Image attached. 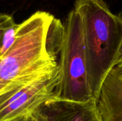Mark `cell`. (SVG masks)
<instances>
[{
	"label": "cell",
	"instance_id": "obj_7",
	"mask_svg": "<svg viewBox=\"0 0 122 121\" xmlns=\"http://www.w3.org/2000/svg\"><path fill=\"white\" fill-rule=\"evenodd\" d=\"M18 24H16L9 28L4 33L2 42L0 46V56H2L13 44Z\"/></svg>",
	"mask_w": 122,
	"mask_h": 121
},
{
	"label": "cell",
	"instance_id": "obj_12",
	"mask_svg": "<svg viewBox=\"0 0 122 121\" xmlns=\"http://www.w3.org/2000/svg\"><path fill=\"white\" fill-rule=\"evenodd\" d=\"M119 69H120V68H119ZM120 70H121V73H122V69H120Z\"/></svg>",
	"mask_w": 122,
	"mask_h": 121
},
{
	"label": "cell",
	"instance_id": "obj_1",
	"mask_svg": "<svg viewBox=\"0 0 122 121\" xmlns=\"http://www.w3.org/2000/svg\"><path fill=\"white\" fill-rule=\"evenodd\" d=\"M54 18L48 12L36 11L18 24L13 44L0 56V96L58 66L47 48L48 33Z\"/></svg>",
	"mask_w": 122,
	"mask_h": 121
},
{
	"label": "cell",
	"instance_id": "obj_4",
	"mask_svg": "<svg viewBox=\"0 0 122 121\" xmlns=\"http://www.w3.org/2000/svg\"><path fill=\"white\" fill-rule=\"evenodd\" d=\"M60 81L59 65L26 86L0 96V121L30 115L39 106L56 96Z\"/></svg>",
	"mask_w": 122,
	"mask_h": 121
},
{
	"label": "cell",
	"instance_id": "obj_3",
	"mask_svg": "<svg viewBox=\"0 0 122 121\" xmlns=\"http://www.w3.org/2000/svg\"><path fill=\"white\" fill-rule=\"evenodd\" d=\"M60 50V81L56 96L85 102L93 99L87 79L84 29L80 14L73 9L68 14Z\"/></svg>",
	"mask_w": 122,
	"mask_h": 121
},
{
	"label": "cell",
	"instance_id": "obj_6",
	"mask_svg": "<svg viewBox=\"0 0 122 121\" xmlns=\"http://www.w3.org/2000/svg\"><path fill=\"white\" fill-rule=\"evenodd\" d=\"M103 121H122V75L114 68L105 79L98 99Z\"/></svg>",
	"mask_w": 122,
	"mask_h": 121
},
{
	"label": "cell",
	"instance_id": "obj_11",
	"mask_svg": "<svg viewBox=\"0 0 122 121\" xmlns=\"http://www.w3.org/2000/svg\"><path fill=\"white\" fill-rule=\"evenodd\" d=\"M119 16H121V17H122V12H121V13H120Z\"/></svg>",
	"mask_w": 122,
	"mask_h": 121
},
{
	"label": "cell",
	"instance_id": "obj_9",
	"mask_svg": "<svg viewBox=\"0 0 122 121\" xmlns=\"http://www.w3.org/2000/svg\"><path fill=\"white\" fill-rule=\"evenodd\" d=\"M11 121H31V119H30V116L29 115V116H24L19 117V118H16Z\"/></svg>",
	"mask_w": 122,
	"mask_h": 121
},
{
	"label": "cell",
	"instance_id": "obj_5",
	"mask_svg": "<svg viewBox=\"0 0 122 121\" xmlns=\"http://www.w3.org/2000/svg\"><path fill=\"white\" fill-rule=\"evenodd\" d=\"M31 121H103L98 101L79 102L52 97L30 115Z\"/></svg>",
	"mask_w": 122,
	"mask_h": 121
},
{
	"label": "cell",
	"instance_id": "obj_10",
	"mask_svg": "<svg viewBox=\"0 0 122 121\" xmlns=\"http://www.w3.org/2000/svg\"><path fill=\"white\" fill-rule=\"evenodd\" d=\"M117 68H120V69H122V49H121V51H120L119 58L118 62H117Z\"/></svg>",
	"mask_w": 122,
	"mask_h": 121
},
{
	"label": "cell",
	"instance_id": "obj_2",
	"mask_svg": "<svg viewBox=\"0 0 122 121\" xmlns=\"http://www.w3.org/2000/svg\"><path fill=\"white\" fill-rule=\"evenodd\" d=\"M74 9L81 17L88 83L98 101L105 79L119 58L122 18L112 13L104 0H76Z\"/></svg>",
	"mask_w": 122,
	"mask_h": 121
},
{
	"label": "cell",
	"instance_id": "obj_8",
	"mask_svg": "<svg viewBox=\"0 0 122 121\" xmlns=\"http://www.w3.org/2000/svg\"><path fill=\"white\" fill-rule=\"evenodd\" d=\"M14 24H16V23L11 15L0 13V46L4 33L9 28Z\"/></svg>",
	"mask_w": 122,
	"mask_h": 121
}]
</instances>
